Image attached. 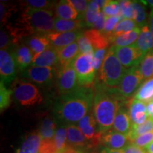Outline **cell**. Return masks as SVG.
Returning <instances> with one entry per match:
<instances>
[{"label":"cell","instance_id":"49","mask_svg":"<svg viewBox=\"0 0 153 153\" xmlns=\"http://www.w3.org/2000/svg\"><path fill=\"white\" fill-rule=\"evenodd\" d=\"M105 22H106V16L103 14L102 11H101L100 16H99L98 20L97 21L94 27L95 28V29L100 30V31H103V30L104 28Z\"/></svg>","mask_w":153,"mask_h":153},{"label":"cell","instance_id":"46","mask_svg":"<svg viewBox=\"0 0 153 153\" xmlns=\"http://www.w3.org/2000/svg\"><path fill=\"white\" fill-rule=\"evenodd\" d=\"M69 1L77 11L79 19L84 21L89 1H86V0H69Z\"/></svg>","mask_w":153,"mask_h":153},{"label":"cell","instance_id":"48","mask_svg":"<svg viewBox=\"0 0 153 153\" xmlns=\"http://www.w3.org/2000/svg\"><path fill=\"white\" fill-rule=\"evenodd\" d=\"M123 153H147L145 148H139L136 145L130 143L126 148L123 149Z\"/></svg>","mask_w":153,"mask_h":153},{"label":"cell","instance_id":"19","mask_svg":"<svg viewBox=\"0 0 153 153\" xmlns=\"http://www.w3.org/2000/svg\"><path fill=\"white\" fill-rule=\"evenodd\" d=\"M59 65L57 50L51 47L44 52L34 55L31 66L44 68H57Z\"/></svg>","mask_w":153,"mask_h":153},{"label":"cell","instance_id":"26","mask_svg":"<svg viewBox=\"0 0 153 153\" xmlns=\"http://www.w3.org/2000/svg\"><path fill=\"white\" fill-rule=\"evenodd\" d=\"M135 45L144 55L153 51V36L148 25L141 28L140 33L135 42Z\"/></svg>","mask_w":153,"mask_h":153},{"label":"cell","instance_id":"32","mask_svg":"<svg viewBox=\"0 0 153 153\" xmlns=\"http://www.w3.org/2000/svg\"><path fill=\"white\" fill-rule=\"evenodd\" d=\"M139 70L144 80L153 78V51L145 55L139 65Z\"/></svg>","mask_w":153,"mask_h":153},{"label":"cell","instance_id":"42","mask_svg":"<svg viewBox=\"0 0 153 153\" xmlns=\"http://www.w3.org/2000/svg\"><path fill=\"white\" fill-rule=\"evenodd\" d=\"M107 51H108L107 48L99 49L94 51L93 66L96 72H97L98 70H100L105 57H106Z\"/></svg>","mask_w":153,"mask_h":153},{"label":"cell","instance_id":"35","mask_svg":"<svg viewBox=\"0 0 153 153\" xmlns=\"http://www.w3.org/2000/svg\"><path fill=\"white\" fill-rule=\"evenodd\" d=\"M137 28H138V26H137L136 23L133 20L123 19L118 22L112 34L114 36L120 35V34L132 31V30L136 29Z\"/></svg>","mask_w":153,"mask_h":153},{"label":"cell","instance_id":"15","mask_svg":"<svg viewBox=\"0 0 153 153\" xmlns=\"http://www.w3.org/2000/svg\"><path fill=\"white\" fill-rule=\"evenodd\" d=\"M100 143L106 148L112 150H123L131 143V141L128 135L111 129L103 134Z\"/></svg>","mask_w":153,"mask_h":153},{"label":"cell","instance_id":"50","mask_svg":"<svg viewBox=\"0 0 153 153\" xmlns=\"http://www.w3.org/2000/svg\"><path fill=\"white\" fill-rule=\"evenodd\" d=\"M100 153H123V150H112L104 147L100 150Z\"/></svg>","mask_w":153,"mask_h":153},{"label":"cell","instance_id":"5","mask_svg":"<svg viewBox=\"0 0 153 153\" xmlns=\"http://www.w3.org/2000/svg\"><path fill=\"white\" fill-rule=\"evenodd\" d=\"M14 98L17 104L24 107H30L40 104L43 99L38 88L31 82L17 79L12 84Z\"/></svg>","mask_w":153,"mask_h":153},{"label":"cell","instance_id":"8","mask_svg":"<svg viewBox=\"0 0 153 153\" xmlns=\"http://www.w3.org/2000/svg\"><path fill=\"white\" fill-rule=\"evenodd\" d=\"M143 81L144 79L139 70V65L133 67L128 69L120 85L115 89L122 98L128 99L136 93Z\"/></svg>","mask_w":153,"mask_h":153},{"label":"cell","instance_id":"44","mask_svg":"<svg viewBox=\"0 0 153 153\" xmlns=\"http://www.w3.org/2000/svg\"><path fill=\"white\" fill-rule=\"evenodd\" d=\"M121 14L124 19H132L134 18V9L133 6V1L123 0L119 1Z\"/></svg>","mask_w":153,"mask_h":153},{"label":"cell","instance_id":"28","mask_svg":"<svg viewBox=\"0 0 153 153\" xmlns=\"http://www.w3.org/2000/svg\"><path fill=\"white\" fill-rule=\"evenodd\" d=\"M56 131L57 123L54 118L47 116L42 120L39 130L38 131L41 135L42 140H52L54 138Z\"/></svg>","mask_w":153,"mask_h":153},{"label":"cell","instance_id":"24","mask_svg":"<svg viewBox=\"0 0 153 153\" xmlns=\"http://www.w3.org/2000/svg\"><path fill=\"white\" fill-rule=\"evenodd\" d=\"M84 34L92 45L94 51L96 50L107 48L109 43H111L109 38L99 30H86Z\"/></svg>","mask_w":153,"mask_h":153},{"label":"cell","instance_id":"41","mask_svg":"<svg viewBox=\"0 0 153 153\" xmlns=\"http://www.w3.org/2000/svg\"><path fill=\"white\" fill-rule=\"evenodd\" d=\"M78 45L79 48V53L82 54H93L94 49L92 45L89 41V40L86 37L84 33H82L77 39Z\"/></svg>","mask_w":153,"mask_h":153},{"label":"cell","instance_id":"54","mask_svg":"<svg viewBox=\"0 0 153 153\" xmlns=\"http://www.w3.org/2000/svg\"><path fill=\"white\" fill-rule=\"evenodd\" d=\"M145 150H146L147 153H153V143L148 145V146L145 148Z\"/></svg>","mask_w":153,"mask_h":153},{"label":"cell","instance_id":"7","mask_svg":"<svg viewBox=\"0 0 153 153\" xmlns=\"http://www.w3.org/2000/svg\"><path fill=\"white\" fill-rule=\"evenodd\" d=\"M57 88L60 95L67 94L79 87L73 61L63 66L57 67Z\"/></svg>","mask_w":153,"mask_h":153},{"label":"cell","instance_id":"47","mask_svg":"<svg viewBox=\"0 0 153 153\" xmlns=\"http://www.w3.org/2000/svg\"><path fill=\"white\" fill-rule=\"evenodd\" d=\"M39 153H57L53 140H42Z\"/></svg>","mask_w":153,"mask_h":153},{"label":"cell","instance_id":"18","mask_svg":"<svg viewBox=\"0 0 153 153\" xmlns=\"http://www.w3.org/2000/svg\"><path fill=\"white\" fill-rule=\"evenodd\" d=\"M128 110L132 126L141 125L149 118L147 111V105L141 101L135 99H132L129 102Z\"/></svg>","mask_w":153,"mask_h":153},{"label":"cell","instance_id":"29","mask_svg":"<svg viewBox=\"0 0 153 153\" xmlns=\"http://www.w3.org/2000/svg\"><path fill=\"white\" fill-rule=\"evenodd\" d=\"M134 99L147 104L152 101L153 99V78L143 82L135 94Z\"/></svg>","mask_w":153,"mask_h":153},{"label":"cell","instance_id":"38","mask_svg":"<svg viewBox=\"0 0 153 153\" xmlns=\"http://www.w3.org/2000/svg\"><path fill=\"white\" fill-rule=\"evenodd\" d=\"M16 10V7L11 4L2 3L1 1L0 4V20H1V25L4 26H7L9 23V19L12 16L14 11Z\"/></svg>","mask_w":153,"mask_h":153},{"label":"cell","instance_id":"16","mask_svg":"<svg viewBox=\"0 0 153 153\" xmlns=\"http://www.w3.org/2000/svg\"><path fill=\"white\" fill-rule=\"evenodd\" d=\"M82 33L81 30H76L72 32H51L47 34V37L51 42V45L56 50H60L68 46L72 43L77 41L78 38Z\"/></svg>","mask_w":153,"mask_h":153},{"label":"cell","instance_id":"4","mask_svg":"<svg viewBox=\"0 0 153 153\" xmlns=\"http://www.w3.org/2000/svg\"><path fill=\"white\" fill-rule=\"evenodd\" d=\"M126 71L127 69L122 65L112 45L108 49L104 62L98 72L97 87L116 89L120 85Z\"/></svg>","mask_w":153,"mask_h":153},{"label":"cell","instance_id":"2","mask_svg":"<svg viewBox=\"0 0 153 153\" xmlns=\"http://www.w3.org/2000/svg\"><path fill=\"white\" fill-rule=\"evenodd\" d=\"M91 111L101 133L104 134L111 130L117 111L124 99L116 89L97 87Z\"/></svg>","mask_w":153,"mask_h":153},{"label":"cell","instance_id":"40","mask_svg":"<svg viewBox=\"0 0 153 153\" xmlns=\"http://www.w3.org/2000/svg\"><path fill=\"white\" fill-rule=\"evenodd\" d=\"M122 19H123L122 14L117 16H106V22H105L104 28L102 31L103 33L108 37L111 36L116 26H117L118 22L121 21Z\"/></svg>","mask_w":153,"mask_h":153},{"label":"cell","instance_id":"11","mask_svg":"<svg viewBox=\"0 0 153 153\" xmlns=\"http://www.w3.org/2000/svg\"><path fill=\"white\" fill-rule=\"evenodd\" d=\"M78 127L91 146H95L101 143L103 133L99 130L91 111L78 122Z\"/></svg>","mask_w":153,"mask_h":153},{"label":"cell","instance_id":"53","mask_svg":"<svg viewBox=\"0 0 153 153\" xmlns=\"http://www.w3.org/2000/svg\"><path fill=\"white\" fill-rule=\"evenodd\" d=\"M62 153H81V152H79L78 150H75V149H73L72 148H70V147H68V148H67Z\"/></svg>","mask_w":153,"mask_h":153},{"label":"cell","instance_id":"55","mask_svg":"<svg viewBox=\"0 0 153 153\" xmlns=\"http://www.w3.org/2000/svg\"><path fill=\"white\" fill-rule=\"evenodd\" d=\"M141 2L143 4H144L145 5L148 4L149 6H150L152 7V9H153V0H148V1H141Z\"/></svg>","mask_w":153,"mask_h":153},{"label":"cell","instance_id":"17","mask_svg":"<svg viewBox=\"0 0 153 153\" xmlns=\"http://www.w3.org/2000/svg\"><path fill=\"white\" fill-rule=\"evenodd\" d=\"M132 128V123L130 117L129 110L124 103L120 104L116 113L112 129L123 135H128Z\"/></svg>","mask_w":153,"mask_h":153},{"label":"cell","instance_id":"43","mask_svg":"<svg viewBox=\"0 0 153 153\" xmlns=\"http://www.w3.org/2000/svg\"><path fill=\"white\" fill-rule=\"evenodd\" d=\"M152 143H153V131L140 135L131 142L132 144L142 148H145Z\"/></svg>","mask_w":153,"mask_h":153},{"label":"cell","instance_id":"6","mask_svg":"<svg viewBox=\"0 0 153 153\" xmlns=\"http://www.w3.org/2000/svg\"><path fill=\"white\" fill-rule=\"evenodd\" d=\"M93 54L79 53L73 61L79 87L92 88L94 86L96 73L93 66Z\"/></svg>","mask_w":153,"mask_h":153},{"label":"cell","instance_id":"23","mask_svg":"<svg viewBox=\"0 0 153 153\" xmlns=\"http://www.w3.org/2000/svg\"><path fill=\"white\" fill-rule=\"evenodd\" d=\"M42 138L38 131L33 132L26 137L16 153H39Z\"/></svg>","mask_w":153,"mask_h":153},{"label":"cell","instance_id":"13","mask_svg":"<svg viewBox=\"0 0 153 153\" xmlns=\"http://www.w3.org/2000/svg\"><path fill=\"white\" fill-rule=\"evenodd\" d=\"M66 131L68 147L75 149L81 153H85L91 147L77 126L74 124L67 125Z\"/></svg>","mask_w":153,"mask_h":153},{"label":"cell","instance_id":"52","mask_svg":"<svg viewBox=\"0 0 153 153\" xmlns=\"http://www.w3.org/2000/svg\"><path fill=\"white\" fill-rule=\"evenodd\" d=\"M149 28H150L151 33L153 36V9H151L150 16H149Z\"/></svg>","mask_w":153,"mask_h":153},{"label":"cell","instance_id":"45","mask_svg":"<svg viewBox=\"0 0 153 153\" xmlns=\"http://www.w3.org/2000/svg\"><path fill=\"white\" fill-rule=\"evenodd\" d=\"M11 46L14 48L12 37L7 28L1 29L0 32V48L1 50H9Z\"/></svg>","mask_w":153,"mask_h":153},{"label":"cell","instance_id":"34","mask_svg":"<svg viewBox=\"0 0 153 153\" xmlns=\"http://www.w3.org/2000/svg\"><path fill=\"white\" fill-rule=\"evenodd\" d=\"M153 131V119L149 117L148 120L145 122L144 123L141 124L139 126H132L131 131L128 135L130 141L133 140L134 139L136 138L140 135H143V134L150 133Z\"/></svg>","mask_w":153,"mask_h":153},{"label":"cell","instance_id":"31","mask_svg":"<svg viewBox=\"0 0 153 153\" xmlns=\"http://www.w3.org/2000/svg\"><path fill=\"white\" fill-rule=\"evenodd\" d=\"M53 141L57 153H62L68 148V141H67L66 125L60 124V126L57 128Z\"/></svg>","mask_w":153,"mask_h":153},{"label":"cell","instance_id":"9","mask_svg":"<svg viewBox=\"0 0 153 153\" xmlns=\"http://www.w3.org/2000/svg\"><path fill=\"white\" fill-rule=\"evenodd\" d=\"M24 78L30 80L36 85L45 87L51 85L57 76V68H44V67L30 66L22 72Z\"/></svg>","mask_w":153,"mask_h":153},{"label":"cell","instance_id":"27","mask_svg":"<svg viewBox=\"0 0 153 153\" xmlns=\"http://www.w3.org/2000/svg\"><path fill=\"white\" fill-rule=\"evenodd\" d=\"M59 58V65L63 66L74 61L79 54V48L77 41L74 42L68 46L57 51Z\"/></svg>","mask_w":153,"mask_h":153},{"label":"cell","instance_id":"14","mask_svg":"<svg viewBox=\"0 0 153 153\" xmlns=\"http://www.w3.org/2000/svg\"><path fill=\"white\" fill-rule=\"evenodd\" d=\"M16 62L17 70L23 72L30 68L33 62L34 54L26 44H21L11 50Z\"/></svg>","mask_w":153,"mask_h":153},{"label":"cell","instance_id":"22","mask_svg":"<svg viewBox=\"0 0 153 153\" xmlns=\"http://www.w3.org/2000/svg\"><path fill=\"white\" fill-rule=\"evenodd\" d=\"M141 28H137L136 29L128 32V33H122L120 35L110 36L109 40L111 43L115 47H126L135 43L137 38L140 33Z\"/></svg>","mask_w":153,"mask_h":153},{"label":"cell","instance_id":"39","mask_svg":"<svg viewBox=\"0 0 153 153\" xmlns=\"http://www.w3.org/2000/svg\"><path fill=\"white\" fill-rule=\"evenodd\" d=\"M105 16H117L121 14L119 1H107L106 5L102 9Z\"/></svg>","mask_w":153,"mask_h":153},{"label":"cell","instance_id":"30","mask_svg":"<svg viewBox=\"0 0 153 153\" xmlns=\"http://www.w3.org/2000/svg\"><path fill=\"white\" fill-rule=\"evenodd\" d=\"M101 12V9L97 5L96 1H89L87 12H86L85 19H84L85 26L94 27L100 16Z\"/></svg>","mask_w":153,"mask_h":153},{"label":"cell","instance_id":"3","mask_svg":"<svg viewBox=\"0 0 153 153\" xmlns=\"http://www.w3.org/2000/svg\"><path fill=\"white\" fill-rule=\"evenodd\" d=\"M54 14L52 10L24 8L15 27L23 38L35 34L47 35L54 30Z\"/></svg>","mask_w":153,"mask_h":153},{"label":"cell","instance_id":"10","mask_svg":"<svg viewBox=\"0 0 153 153\" xmlns=\"http://www.w3.org/2000/svg\"><path fill=\"white\" fill-rule=\"evenodd\" d=\"M114 48L118 60L126 69L138 66L145 57L135 43L126 47L114 46Z\"/></svg>","mask_w":153,"mask_h":153},{"label":"cell","instance_id":"20","mask_svg":"<svg viewBox=\"0 0 153 153\" xmlns=\"http://www.w3.org/2000/svg\"><path fill=\"white\" fill-rule=\"evenodd\" d=\"M55 14L56 18L65 20H77L79 19V16L77 11L74 8L70 1H58L55 4Z\"/></svg>","mask_w":153,"mask_h":153},{"label":"cell","instance_id":"12","mask_svg":"<svg viewBox=\"0 0 153 153\" xmlns=\"http://www.w3.org/2000/svg\"><path fill=\"white\" fill-rule=\"evenodd\" d=\"M16 62L12 53L9 50L0 51V76L1 82L7 85L15 79L16 74Z\"/></svg>","mask_w":153,"mask_h":153},{"label":"cell","instance_id":"51","mask_svg":"<svg viewBox=\"0 0 153 153\" xmlns=\"http://www.w3.org/2000/svg\"><path fill=\"white\" fill-rule=\"evenodd\" d=\"M147 111H148L149 117L153 119V99L152 101L147 104Z\"/></svg>","mask_w":153,"mask_h":153},{"label":"cell","instance_id":"36","mask_svg":"<svg viewBox=\"0 0 153 153\" xmlns=\"http://www.w3.org/2000/svg\"><path fill=\"white\" fill-rule=\"evenodd\" d=\"M13 94L12 89L6 87L5 84L0 82V110L2 112L9 106L11 103V97Z\"/></svg>","mask_w":153,"mask_h":153},{"label":"cell","instance_id":"21","mask_svg":"<svg viewBox=\"0 0 153 153\" xmlns=\"http://www.w3.org/2000/svg\"><path fill=\"white\" fill-rule=\"evenodd\" d=\"M25 44L30 48L34 55L43 53L52 47L47 36L42 34H35L29 36L26 38Z\"/></svg>","mask_w":153,"mask_h":153},{"label":"cell","instance_id":"25","mask_svg":"<svg viewBox=\"0 0 153 153\" xmlns=\"http://www.w3.org/2000/svg\"><path fill=\"white\" fill-rule=\"evenodd\" d=\"M85 22L81 19L77 20H65L59 18H55L54 24V32H72L80 30L84 27Z\"/></svg>","mask_w":153,"mask_h":153},{"label":"cell","instance_id":"37","mask_svg":"<svg viewBox=\"0 0 153 153\" xmlns=\"http://www.w3.org/2000/svg\"><path fill=\"white\" fill-rule=\"evenodd\" d=\"M22 4L24 6V8L29 7L36 9H46L51 10L53 7H55L53 1H45V0H27L23 1Z\"/></svg>","mask_w":153,"mask_h":153},{"label":"cell","instance_id":"33","mask_svg":"<svg viewBox=\"0 0 153 153\" xmlns=\"http://www.w3.org/2000/svg\"><path fill=\"white\" fill-rule=\"evenodd\" d=\"M144 5L141 1H133L134 9L133 21L136 23L137 26L140 28H142L147 25V13Z\"/></svg>","mask_w":153,"mask_h":153},{"label":"cell","instance_id":"1","mask_svg":"<svg viewBox=\"0 0 153 153\" xmlns=\"http://www.w3.org/2000/svg\"><path fill=\"white\" fill-rule=\"evenodd\" d=\"M94 94L91 88L79 87L71 93L60 95L54 104L55 118L66 126L78 123L91 111Z\"/></svg>","mask_w":153,"mask_h":153}]
</instances>
